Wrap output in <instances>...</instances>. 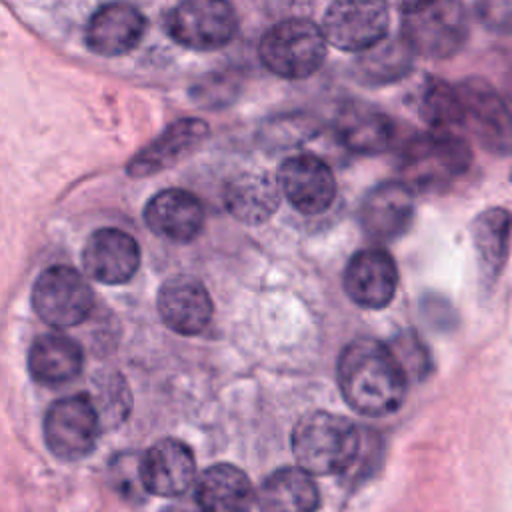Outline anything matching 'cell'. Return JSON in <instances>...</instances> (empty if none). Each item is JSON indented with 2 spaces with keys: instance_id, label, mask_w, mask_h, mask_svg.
Returning a JSON list of instances; mask_svg holds the SVG:
<instances>
[{
  "instance_id": "cell-8",
  "label": "cell",
  "mask_w": 512,
  "mask_h": 512,
  "mask_svg": "<svg viewBox=\"0 0 512 512\" xmlns=\"http://www.w3.org/2000/svg\"><path fill=\"white\" fill-rule=\"evenodd\" d=\"M402 36L414 54L448 58L456 54L468 36V18L458 0H434L426 8L406 14Z\"/></svg>"
},
{
  "instance_id": "cell-10",
  "label": "cell",
  "mask_w": 512,
  "mask_h": 512,
  "mask_svg": "<svg viewBox=\"0 0 512 512\" xmlns=\"http://www.w3.org/2000/svg\"><path fill=\"white\" fill-rule=\"evenodd\" d=\"M464 126L494 154H512V112L502 96L482 78H468L458 86Z\"/></svg>"
},
{
  "instance_id": "cell-19",
  "label": "cell",
  "mask_w": 512,
  "mask_h": 512,
  "mask_svg": "<svg viewBox=\"0 0 512 512\" xmlns=\"http://www.w3.org/2000/svg\"><path fill=\"white\" fill-rule=\"evenodd\" d=\"M204 206L184 188H166L144 206V222L156 234L172 242H192L204 228Z\"/></svg>"
},
{
  "instance_id": "cell-9",
  "label": "cell",
  "mask_w": 512,
  "mask_h": 512,
  "mask_svg": "<svg viewBox=\"0 0 512 512\" xmlns=\"http://www.w3.org/2000/svg\"><path fill=\"white\" fill-rule=\"evenodd\" d=\"M390 12L384 0H334L322 18L326 42L344 52H366L388 32Z\"/></svg>"
},
{
  "instance_id": "cell-13",
  "label": "cell",
  "mask_w": 512,
  "mask_h": 512,
  "mask_svg": "<svg viewBox=\"0 0 512 512\" xmlns=\"http://www.w3.org/2000/svg\"><path fill=\"white\" fill-rule=\"evenodd\" d=\"M210 128L200 118H180L168 124L152 142L138 150L126 164L132 178H148L164 172L190 154H194L208 138Z\"/></svg>"
},
{
  "instance_id": "cell-11",
  "label": "cell",
  "mask_w": 512,
  "mask_h": 512,
  "mask_svg": "<svg viewBox=\"0 0 512 512\" xmlns=\"http://www.w3.org/2000/svg\"><path fill=\"white\" fill-rule=\"evenodd\" d=\"M276 182L290 206L304 216L326 212L336 198V180L330 166L308 152L282 160Z\"/></svg>"
},
{
  "instance_id": "cell-3",
  "label": "cell",
  "mask_w": 512,
  "mask_h": 512,
  "mask_svg": "<svg viewBox=\"0 0 512 512\" xmlns=\"http://www.w3.org/2000/svg\"><path fill=\"white\" fill-rule=\"evenodd\" d=\"M472 160V152L454 132H424L410 138L400 154L402 182L414 192H430L448 186L462 176Z\"/></svg>"
},
{
  "instance_id": "cell-28",
  "label": "cell",
  "mask_w": 512,
  "mask_h": 512,
  "mask_svg": "<svg viewBox=\"0 0 512 512\" xmlns=\"http://www.w3.org/2000/svg\"><path fill=\"white\" fill-rule=\"evenodd\" d=\"M480 22L498 34H512V0H476Z\"/></svg>"
},
{
  "instance_id": "cell-5",
  "label": "cell",
  "mask_w": 512,
  "mask_h": 512,
  "mask_svg": "<svg viewBox=\"0 0 512 512\" xmlns=\"http://www.w3.org/2000/svg\"><path fill=\"white\" fill-rule=\"evenodd\" d=\"M32 308L48 326L72 328L90 316L94 294L76 268L56 264L42 270L34 280Z\"/></svg>"
},
{
  "instance_id": "cell-21",
  "label": "cell",
  "mask_w": 512,
  "mask_h": 512,
  "mask_svg": "<svg viewBox=\"0 0 512 512\" xmlns=\"http://www.w3.org/2000/svg\"><path fill=\"white\" fill-rule=\"evenodd\" d=\"M256 492L234 464L218 462L206 468L196 480V504L200 512H250Z\"/></svg>"
},
{
  "instance_id": "cell-7",
  "label": "cell",
  "mask_w": 512,
  "mask_h": 512,
  "mask_svg": "<svg viewBox=\"0 0 512 512\" xmlns=\"http://www.w3.org/2000/svg\"><path fill=\"white\" fill-rule=\"evenodd\" d=\"M238 16L228 0H182L168 16V32L188 50L212 52L232 42Z\"/></svg>"
},
{
  "instance_id": "cell-17",
  "label": "cell",
  "mask_w": 512,
  "mask_h": 512,
  "mask_svg": "<svg viewBox=\"0 0 512 512\" xmlns=\"http://www.w3.org/2000/svg\"><path fill=\"white\" fill-rule=\"evenodd\" d=\"M146 32L144 14L128 2H108L88 20L84 42L90 52L116 58L132 52Z\"/></svg>"
},
{
  "instance_id": "cell-14",
  "label": "cell",
  "mask_w": 512,
  "mask_h": 512,
  "mask_svg": "<svg viewBox=\"0 0 512 512\" xmlns=\"http://www.w3.org/2000/svg\"><path fill=\"white\" fill-rule=\"evenodd\" d=\"M398 288L394 258L382 248H362L344 268V290L348 298L368 310L388 306Z\"/></svg>"
},
{
  "instance_id": "cell-26",
  "label": "cell",
  "mask_w": 512,
  "mask_h": 512,
  "mask_svg": "<svg viewBox=\"0 0 512 512\" xmlns=\"http://www.w3.org/2000/svg\"><path fill=\"white\" fill-rule=\"evenodd\" d=\"M414 56V50L400 34L398 38H384L378 46L362 52L358 66L366 82L384 84L404 76L410 70Z\"/></svg>"
},
{
  "instance_id": "cell-2",
  "label": "cell",
  "mask_w": 512,
  "mask_h": 512,
  "mask_svg": "<svg viewBox=\"0 0 512 512\" xmlns=\"http://www.w3.org/2000/svg\"><path fill=\"white\" fill-rule=\"evenodd\" d=\"M360 444L356 424L324 410L302 416L292 430V454L298 466L318 476L348 470L360 454Z\"/></svg>"
},
{
  "instance_id": "cell-24",
  "label": "cell",
  "mask_w": 512,
  "mask_h": 512,
  "mask_svg": "<svg viewBox=\"0 0 512 512\" xmlns=\"http://www.w3.org/2000/svg\"><path fill=\"white\" fill-rule=\"evenodd\" d=\"M226 210L244 224L266 222L280 206V186L264 172H240L224 188Z\"/></svg>"
},
{
  "instance_id": "cell-23",
  "label": "cell",
  "mask_w": 512,
  "mask_h": 512,
  "mask_svg": "<svg viewBox=\"0 0 512 512\" xmlns=\"http://www.w3.org/2000/svg\"><path fill=\"white\" fill-rule=\"evenodd\" d=\"M84 354L80 344L64 334L48 332L38 336L28 350L30 376L48 386L74 380L82 372Z\"/></svg>"
},
{
  "instance_id": "cell-16",
  "label": "cell",
  "mask_w": 512,
  "mask_h": 512,
  "mask_svg": "<svg viewBox=\"0 0 512 512\" xmlns=\"http://www.w3.org/2000/svg\"><path fill=\"white\" fill-rule=\"evenodd\" d=\"M156 306L162 322L182 336L200 334L210 324L214 312L206 286L190 274L168 278L158 290Z\"/></svg>"
},
{
  "instance_id": "cell-27",
  "label": "cell",
  "mask_w": 512,
  "mask_h": 512,
  "mask_svg": "<svg viewBox=\"0 0 512 512\" xmlns=\"http://www.w3.org/2000/svg\"><path fill=\"white\" fill-rule=\"evenodd\" d=\"M420 116L426 120L430 130L452 132V128L464 124V108L458 88L444 80L430 78L422 86L420 94Z\"/></svg>"
},
{
  "instance_id": "cell-15",
  "label": "cell",
  "mask_w": 512,
  "mask_h": 512,
  "mask_svg": "<svg viewBox=\"0 0 512 512\" xmlns=\"http://www.w3.org/2000/svg\"><path fill=\"white\" fill-rule=\"evenodd\" d=\"M140 266V246L120 228L92 232L82 248L84 272L100 284H126Z\"/></svg>"
},
{
  "instance_id": "cell-29",
  "label": "cell",
  "mask_w": 512,
  "mask_h": 512,
  "mask_svg": "<svg viewBox=\"0 0 512 512\" xmlns=\"http://www.w3.org/2000/svg\"><path fill=\"white\" fill-rule=\"evenodd\" d=\"M398 10H402L404 14H414L422 8H426L428 4H432L434 0H390Z\"/></svg>"
},
{
  "instance_id": "cell-4",
  "label": "cell",
  "mask_w": 512,
  "mask_h": 512,
  "mask_svg": "<svg viewBox=\"0 0 512 512\" xmlns=\"http://www.w3.org/2000/svg\"><path fill=\"white\" fill-rule=\"evenodd\" d=\"M258 54L272 74L286 80H302L322 66L326 36L308 18H284L264 32Z\"/></svg>"
},
{
  "instance_id": "cell-1",
  "label": "cell",
  "mask_w": 512,
  "mask_h": 512,
  "mask_svg": "<svg viewBox=\"0 0 512 512\" xmlns=\"http://www.w3.org/2000/svg\"><path fill=\"white\" fill-rule=\"evenodd\" d=\"M336 378L346 404L372 418L396 412L408 386V374L392 346L374 338H356L342 348Z\"/></svg>"
},
{
  "instance_id": "cell-12",
  "label": "cell",
  "mask_w": 512,
  "mask_h": 512,
  "mask_svg": "<svg viewBox=\"0 0 512 512\" xmlns=\"http://www.w3.org/2000/svg\"><path fill=\"white\" fill-rule=\"evenodd\" d=\"M140 486L162 498H176L196 482V460L192 450L176 438L154 442L138 464Z\"/></svg>"
},
{
  "instance_id": "cell-22",
  "label": "cell",
  "mask_w": 512,
  "mask_h": 512,
  "mask_svg": "<svg viewBox=\"0 0 512 512\" xmlns=\"http://www.w3.org/2000/svg\"><path fill=\"white\" fill-rule=\"evenodd\" d=\"M260 512H316L320 492L312 474L300 466L274 470L256 494Z\"/></svg>"
},
{
  "instance_id": "cell-6",
  "label": "cell",
  "mask_w": 512,
  "mask_h": 512,
  "mask_svg": "<svg viewBox=\"0 0 512 512\" xmlns=\"http://www.w3.org/2000/svg\"><path fill=\"white\" fill-rule=\"evenodd\" d=\"M100 436V416L88 394H72L52 402L44 416L48 450L66 462L86 458Z\"/></svg>"
},
{
  "instance_id": "cell-25",
  "label": "cell",
  "mask_w": 512,
  "mask_h": 512,
  "mask_svg": "<svg viewBox=\"0 0 512 512\" xmlns=\"http://www.w3.org/2000/svg\"><path fill=\"white\" fill-rule=\"evenodd\" d=\"M512 218L504 208H490L476 216L472 224V244L480 272L486 280H496L508 252Z\"/></svg>"
},
{
  "instance_id": "cell-18",
  "label": "cell",
  "mask_w": 512,
  "mask_h": 512,
  "mask_svg": "<svg viewBox=\"0 0 512 512\" xmlns=\"http://www.w3.org/2000/svg\"><path fill=\"white\" fill-rule=\"evenodd\" d=\"M414 220V194L404 182H382L374 186L362 206V230L378 242H392L408 232Z\"/></svg>"
},
{
  "instance_id": "cell-20",
  "label": "cell",
  "mask_w": 512,
  "mask_h": 512,
  "mask_svg": "<svg viewBox=\"0 0 512 512\" xmlns=\"http://www.w3.org/2000/svg\"><path fill=\"white\" fill-rule=\"evenodd\" d=\"M338 142L360 156H376L394 140L392 120L378 108L362 102L346 104L336 116Z\"/></svg>"
}]
</instances>
